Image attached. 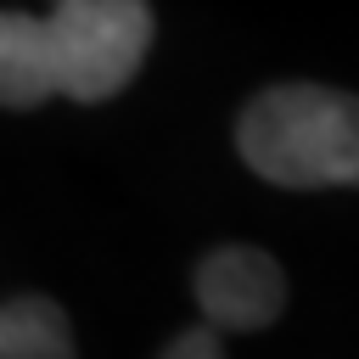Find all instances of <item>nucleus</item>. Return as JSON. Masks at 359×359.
Returning a JSON list of instances; mask_svg holds the SVG:
<instances>
[{
  "label": "nucleus",
  "mask_w": 359,
  "mask_h": 359,
  "mask_svg": "<svg viewBox=\"0 0 359 359\" xmlns=\"http://www.w3.org/2000/svg\"><path fill=\"white\" fill-rule=\"evenodd\" d=\"M236 146L252 174L286 191L353 185L359 180V107L342 90L280 84L247 101Z\"/></svg>",
  "instance_id": "f257e3e1"
},
{
  "label": "nucleus",
  "mask_w": 359,
  "mask_h": 359,
  "mask_svg": "<svg viewBox=\"0 0 359 359\" xmlns=\"http://www.w3.org/2000/svg\"><path fill=\"white\" fill-rule=\"evenodd\" d=\"M45 17L62 39V95L67 101H112L151 50L146 0H56Z\"/></svg>",
  "instance_id": "f03ea898"
},
{
  "label": "nucleus",
  "mask_w": 359,
  "mask_h": 359,
  "mask_svg": "<svg viewBox=\"0 0 359 359\" xmlns=\"http://www.w3.org/2000/svg\"><path fill=\"white\" fill-rule=\"evenodd\" d=\"M196 297L202 309L230 325V331H264L280 303H286V280L280 264L258 247H219L196 264Z\"/></svg>",
  "instance_id": "7ed1b4c3"
},
{
  "label": "nucleus",
  "mask_w": 359,
  "mask_h": 359,
  "mask_svg": "<svg viewBox=\"0 0 359 359\" xmlns=\"http://www.w3.org/2000/svg\"><path fill=\"white\" fill-rule=\"evenodd\" d=\"M62 95V39L50 17L0 11V107L28 112Z\"/></svg>",
  "instance_id": "20e7f679"
},
{
  "label": "nucleus",
  "mask_w": 359,
  "mask_h": 359,
  "mask_svg": "<svg viewBox=\"0 0 359 359\" xmlns=\"http://www.w3.org/2000/svg\"><path fill=\"white\" fill-rule=\"evenodd\" d=\"M67 314L50 297H11L0 303V359H67Z\"/></svg>",
  "instance_id": "39448f33"
},
{
  "label": "nucleus",
  "mask_w": 359,
  "mask_h": 359,
  "mask_svg": "<svg viewBox=\"0 0 359 359\" xmlns=\"http://www.w3.org/2000/svg\"><path fill=\"white\" fill-rule=\"evenodd\" d=\"M224 353V342L213 337V331H180L168 348H163V359H219Z\"/></svg>",
  "instance_id": "423d86ee"
}]
</instances>
